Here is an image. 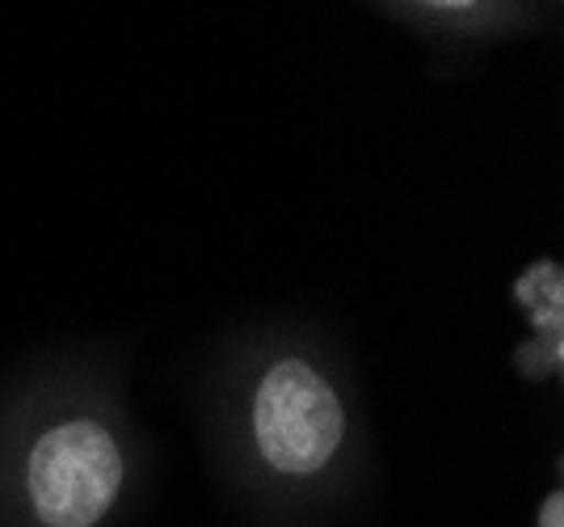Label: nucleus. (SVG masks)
Returning <instances> with one entry per match:
<instances>
[{"instance_id": "obj_2", "label": "nucleus", "mask_w": 564, "mask_h": 527, "mask_svg": "<svg viewBox=\"0 0 564 527\" xmlns=\"http://www.w3.org/2000/svg\"><path fill=\"white\" fill-rule=\"evenodd\" d=\"M143 477L115 359L59 351L0 388V527H115Z\"/></svg>"}, {"instance_id": "obj_5", "label": "nucleus", "mask_w": 564, "mask_h": 527, "mask_svg": "<svg viewBox=\"0 0 564 527\" xmlns=\"http://www.w3.org/2000/svg\"><path fill=\"white\" fill-rule=\"evenodd\" d=\"M531 527H564V481H561V464H556V473H552V485H547V494L540 498L535 506V519Z\"/></svg>"}, {"instance_id": "obj_6", "label": "nucleus", "mask_w": 564, "mask_h": 527, "mask_svg": "<svg viewBox=\"0 0 564 527\" xmlns=\"http://www.w3.org/2000/svg\"><path fill=\"white\" fill-rule=\"evenodd\" d=\"M535 4H540V9H543V4H561V0H535Z\"/></svg>"}, {"instance_id": "obj_3", "label": "nucleus", "mask_w": 564, "mask_h": 527, "mask_svg": "<svg viewBox=\"0 0 564 527\" xmlns=\"http://www.w3.org/2000/svg\"><path fill=\"white\" fill-rule=\"evenodd\" d=\"M522 342L514 346V376L527 384H561L564 376V266L556 258H531L514 275Z\"/></svg>"}, {"instance_id": "obj_1", "label": "nucleus", "mask_w": 564, "mask_h": 527, "mask_svg": "<svg viewBox=\"0 0 564 527\" xmlns=\"http://www.w3.org/2000/svg\"><path fill=\"white\" fill-rule=\"evenodd\" d=\"M207 448L240 503L321 515L371 473V422L350 363L300 321L228 337L207 376Z\"/></svg>"}, {"instance_id": "obj_4", "label": "nucleus", "mask_w": 564, "mask_h": 527, "mask_svg": "<svg viewBox=\"0 0 564 527\" xmlns=\"http://www.w3.org/2000/svg\"><path fill=\"white\" fill-rule=\"evenodd\" d=\"M400 25L455 39V43H506L518 34L543 30V9L535 0H371Z\"/></svg>"}]
</instances>
